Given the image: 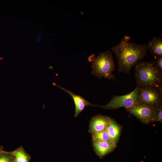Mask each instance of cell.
<instances>
[{"label":"cell","mask_w":162,"mask_h":162,"mask_svg":"<svg viewBox=\"0 0 162 162\" xmlns=\"http://www.w3.org/2000/svg\"><path fill=\"white\" fill-rule=\"evenodd\" d=\"M130 37L125 36L119 43L111 48L118 60L119 73L130 74L132 67L147 55L146 44H138L129 41Z\"/></svg>","instance_id":"1"},{"label":"cell","mask_w":162,"mask_h":162,"mask_svg":"<svg viewBox=\"0 0 162 162\" xmlns=\"http://www.w3.org/2000/svg\"><path fill=\"white\" fill-rule=\"evenodd\" d=\"M137 86L140 88L162 86V72L157 68L155 61L138 62L134 65Z\"/></svg>","instance_id":"2"},{"label":"cell","mask_w":162,"mask_h":162,"mask_svg":"<svg viewBox=\"0 0 162 162\" xmlns=\"http://www.w3.org/2000/svg\"><path fill=\"white\" fill-rule=\"evenodd\" d=\"M88 60L92 62L93 75L100 79L102 77L109 80L115 79L112 74L115 70V63L110 50L100 53L97 57L92 54L88 57Z\"/></svg>","instance_id":"3"},{"label":"cell","mask_w":162,"mask_h":162,"mask_svg":"<svg viewBox=\"0 0 162 162\" xmlns=\"http://www.w3.org/2000/svg\"><path fill=\"white\" fill-rule=\"evenodd\" d=\"M139 94L140 88L137 86L129 93L122 95H115L108 104L99 106L104 109L115 110L122 107L128 108L139 102Z\"/></svg>","instance_id":"4"},{"label":"cell","mask_w":162,"mask_h":162,"mask_svg":"<svg viewBox=\"0 0 162 162\" xmlns=\"http://www.w3.org/2000/svg\"><path fill=\"white\" fill-rule=\"evenodd\" d=\"M162 86L140 88L139 102L156 107L162 104Z\"/></svg>","instance_id":"5"},{"label":"cell","mask_w":162,"mask_h":162,"mask_svg":"<svg viewBox=\"0 0 162 162\" xmlns=\"http://www.w3.org/2000/svg\"><path fill=\"white\" fill-rule=\"evenodd\" d=\"M155 108L153 106L138 102L130 107L125 109L142 122L147 124L153 122Z\"/></svg>","instance_id":"6"},{"label":"cell","mask_w":162,"mask_h":162,"mask_svg":"<svg viewBox=\"0 0 162 162\" xmlns=\"http://www.w3.org/2000/svg\"><path fill=\"white\" fill-rule=\"evenodd\" d=\"M52 84L54 86H57L63 90L71 97L75 105V117H77L84 110L86 106H100L91 103L81 96L75 94L72 92L56 85L55 82H52Z\"/></svg>","instance_id":"7"},{"label":"cell","mask_w":162,"mask_h":162,"mask_svg":"<svg viewBox=\"0 0 162 162\" xmlns=\"http://www.w3.org/2000/svg\"><path fill=\"white\" fill-rule=\"evenodd\" d=\"M110 119L108 116L101 115L92 118L90 122L89 132L92 134L106 130Z\"/></svg>","instance_id":"8"},{"label":"cell","mask_w":162,"mask_h":162,"mask_svg":"<svg viewBox=\"0 0 162 162\" xmlns=\"http://www.w3.org/2000/svg\"><path fill=\"white\" fill-rule=\"evenodd\" d=\"M93 146L96 154L100 158L112 152L116 146L112 143L104 142H93Z\"/></svg>","instance_id":"9"},{"label":"cell","mask_w":162,"mask_h":162,"mask_svg":"<svg viewBox=\"0 0 162 162\" xmlns=\"http://www.w3.org/2000/svg\"><path fill=\"white\" fill-rule=\"evenodd\" d=\"M121 127L112 119L111 118L106 130L114 145H116L120 134Z\"/></svg>","instance_id":"10"},{"label":"cell","mask_w":162,"mask_h":162,"mask_svg":"<svg viewBox=\"0 0 162 162\" xmlns=\"http://www.w3.org/2000/svg\"><path fill=\"white\" fill-rule=\"evenodd\" d=\"M8 152L14 157V162H29L31 159L30 155L22 146L13 151Z\"/></svg>","instance_id":"11"},{"label":"cell","mask_w":162,"mask_h":162,"mask_svg":"<svg viewBox=\"0 0 162 162\" xmlns=\"http://www.w3.org/2000/svg\"><path fill=\"white\" fill-rule=\"evenodd\" d=\"M150 52L158 57L162 56V39L154 37L147 45Z\"/></svg>","instance_id":"12"},{"label":"cell","mask_w":162,"mask_h":162,"mask_svg":"<svg viewBox=\"0 0 162 162\" xmlns=\"http://www.w3.org/2000/svg\"><path fill=\"white\" fill-rule=\"evenodd\" d=\"M92 134L93 142H107L113 144L106 130Z\"/></svg>","instance_id":"13"},{"label":"cell","mask_w":162,"mask_h":162,"mask_svg":"<svg viewBox=\"0 0 162 162\" xmlns=\"http://www.w3.org/2000/svg\"><path fill=\"white\" fill-rule=\"evenodd\" d=\"M14 157L4 151L0 154V162H14Z\"/></svg>","instance_id":"14"},{"label":"cell","mask_w":162,"mask_h":162,"mask_svg":"<svg viewBox=\"0 0 162 162\" xmlns=\"http://www.w3.org/2000/svg\"><path fill=\"white\" fill-rule=\"evenodd\" d=\"M155 121L162 122V104L155 107L153 122Z\"/></svg>","instance_id":"15"},{"label":"cell","mask_w":162,"mask_h":162,"mask_svg":"<svg viewBox=\"0 0 162 162\" xmlns=\"http://www.w3.org/2000/svg\"><path fill=\"white\" fill-rule=\"evenodd\" d=\"M157 67L161 72H162V56H158L157 59L155 61Z\"/></svg>","instance_id":"16"},{"label":"cell","mask_w":162,"mask_h":162,"mask_svg":"<svg viewBox=\"0 0 162 162\" xmlns=\"http://www.w3.org/2000/svg\"><path fill=\"white\" fill-rule=\"evenodd\" d=\"M41 38L37 37L36 39V41L37 44H39Z\"/></svg>","instance_id":"17"},{"label":"cell","mask_w":162,"mask_h":162,"mask_svg":"<svg viewBox=\"0 0 162 162\" xmlns=\"http://www.w3.org/2000/svg\"><path fill=\"white\" fill-rule=\"evenodd\" d=\"M4 151L3 146H0V154Z\"/></svg>","instance_id":"18"}]
</instances>
